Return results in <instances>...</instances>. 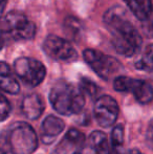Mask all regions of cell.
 <instances>
[{
  "instance_id": "cell-5",
  "label": "cell",
  "mask_w": 153,
  "mask_h": 154,
  "mask_svg": "<svg viewBox=\"0 0 153 154\" xmlns=\"http://www.w3.org/2000/svg\"><path fill=\"white\" fill-rule=\"evenodd\" d=\"M83 57L92 70L104 80H109L122 69V64L115 58L96 49H85L83 51Z\"/></svg>"
},
{
  "instance_id": "cell-9",
  "label": "cell",
  "mask_w": 153,
  "mask_h": 154,
  "mask_svg": "<svg viewBox=\"0 0 153 154\" xmlns=\"http://www.w3.org/2000/svg\"><path fill=\"white\" fill-rule=\"evenodd\" d=\"M118 111L120 108L116 101L109 95H102L94 104V116L102 127L112 126L118 116Z\"/></svg>"
},
{
  "instance_id": "cell-6",
  "label": "cell",
  "mask_w": 153,
  "mask_h": 154,
  "mask_svg": "<svg viewBox=\"0 0 153 154\" xmlns=\"http://www.w3.org/2000/svg\"><path fill=\"white\" fill-rule=\"evenodd\" d=\"M14 69L16 75L31 87H36L41 84L46 75L44 65L33 58H18L14 63Z\"/></svg>"
},
{
  "instance_id": "cell-10",
  "label": "cell",
  "mask_w": 153,
  "mask_h": 154,
  "mask_svg": "<svg viewBox=\"0 0 153 154\" xmlns=\"http://www.w3.org/2000/svg\"><path fill=\"white\" fill-rule=\"evenodd\" d=\"M0 90L11 94H16L20 91L18 80L10 65L5 62H0Z\"/></svg>"
},
{
  "instance_id": "cell-8",
  "label": "cell",
  "mask_w": 153,
  "mask_h": 154,
  "mask_svg": "<svg viewBox=\"0 0 153 154\" xmlns=\"http://www.w3.org/2000/svg\"><path fill=\"white\" fill-rule=\"evenodd\" d=\"M45 54L57 61L70 62L77 59V51L69 41L55 35H49L43 42Z\"/></svg>"
},
{
  "instance_id": "cell-1",
  "label": "cell",
  "mask_w": 153,
  "mask_h": 154,
  "mask_svg": "<svg viewBox=\"0 0 153 154\" xmlns=\"http://www.w3.org/2000/svg\"><path fill=\"white\" fill-rule=\"evenodd\" d=\"M104 23L111 35V44L116 53L132 57L142 46V37L120 6L109 8L104 15Z\"/></svg>"
},
{
  "instance_id": "cell-11",
  "label": "cell",
  "mask_w": 153,
  "mask_h": 154,
  "mask_svg": "<svg viewBox=\"0 0 153 154\" xmlns=\"http://www.w3.org/2000/svg\"><path fill=\"white\" fill-rule=\"evenodd\" d=\"M43 110H44V104L38 94L31 93L23 99L22 112L27 119L37 120L43 113Z\"/></svg>"
},
{
  "instance_id": "cell-4",
  "label": "cell",
  "mask_w": 153,
  "mask_h": 154,
  "mask_svg": "<svg viewBox=\"0 0 153 154\" xmlns=\"http://www.w3.org/2000/svg\"><path fill=\"white\" fill-rule=\"evenodd\" d=\"M36 35V25L23 13L11 11L0 18V36L4 40H29Z\"/></svg>"
},
{
  "instance_id": "cell-19",
  "label": "cell",
  "mask_w": 153,
  "mask_h": 154,
  "mask_svg": "<svg viewBox=\"0 0 153 154\" xmlns=\"http://www.w3.org/2000/svg\"><path fill=\"white\" fill-rule=\"evenodd\" d=\"M11 110H12V107H11L10 102L3 94L0 93V122L4 121L10 116Z\"/></svg>"
},
{
  "instance_id": "cell-12",
  "label": "cell",
  "mask_w": 153,
  "mask_h": 154,
  "mask_svg": "<svg viewBox=\"0 0 153 154\" xmlns=\"http://www.w3.org/2000/svg\"><path fill=\"white\" fill-rule=\"evenodd\" d=\"M65 128V124L61 119L55 116H49L42 123V137L46 143L58 136Z\"/></svg>"
},
{
  "instance_id": "cell-16",
  "label": "cell",
  "mask_w": 153,
  "mask_h": 154,
  "mask_svg": "<svg viewBox=\"0 0 153 154\" xmlns=\"http://www.w3.org/2000/svg\"><path fill=\"white\" fill-rule=\"evenodd\" d=\"M64 142H66L70 146H74L75 148H82L85 143V137L82 132L76 129H70L66 133Z\"/></svg>"
},
{
  "instance_id": "cell-3",
  "label": "cell",
  "mask_w": 153,
  "mask_h": 154,
  "mask_svg": "<svg viewBox=\"0 0 153 154\" xmlns=\"http://www.w3.org/2000/svg\"><path fill=\"white\" fill-rule=\"evenodd\" d=\"M49 101L53 107L63 116L80 113L85 104L84 94L80 88L63 80L57 82L51 88Z\"/></svg>"
},
{
  "instance_id": "cell-13",
  "label": "cell",
  "mask_w": 153,
  "mask_h": 154,
  "mask_svg": "<svg viewBox=\"0 0 153 154\" xmlns=\"http://www.w3.org/2000/svg\"><path fill=\"white\" fill-rule=\"evenodd\" d=\"M90 148L93 154H116L115 149L108 142L106 134L101 131H94L89 137Z\"/></svg>"
},
{
  "instance_id": "cell-14",
  "label": "cell",
  "mask_w": 153,
  "mask_h": 154,
  "mask_svg": "<svg viewBox=\"0 0 153 154\" xmlns=\"http://www.w3.org/2000/svg\"><path fill=\"white\" fill-rule=\"evenodd\" d=\"M132 14L141 21H147L152 14L151 0H124Z\"/></svg>"
},
{
  "instance_id": "cell-25",
  "label": "cell",
  "mask_w": 153,
  "mask_h": 154,
  "mask_svg": "<svg viewBox=\"0 0 153 154\" xmlns=\"http://www.w3.org/2000/svg\"><path fill=\"white\" fill-rule=\"evenodd\" d=\"M74 154H83V153H81V152H79V151H77V152H75Z\"/></svg>"
},
{
  "instance_id": "cell-18",
  "label": "cell",
  "mask_w": 153,
  "mask_h": 154,
  "mask_svg": "<svg viewBox=\"0 0 153 154\" xmlns=\"http://www.w3.org/2000/svg\"><path fill=\"white\" fill-rule=\"evenodd\" d=\"M124 143V128L122 125H118L111 132V145L115 149L122 147Z\"/></svg>"
},
{
  "instance_id": "cell-21",
  "label": "cell",
  "mask_w": 153,
  "mask_h": 154,
  "mask_svg": "<svg viewBox=\"0 0 153 154\" xmlns=\"http://www.w3.org/2000/svg\"><path fill=\"white\" fill-rule=\"evenodd\" d=\"M146 140H147L148 146L153 150V119L148 125L147 132H146Z\"/></svg>"
},
{
  "instance_id": "cell-17",
  "label": "cell",
  "mask_w": 153,
  "mask_h": 154,
  "mask_svg": "<svg viewBox=\"0 0 153 154\" xmlns=\"http://www.w3.org/2000/svg\"><path fill=\"white\" fill-rule=\"evenodd\" d=\"M80 90L83 92V94L89 95L90 97H94L98 92V87L92 81H90L87 78H82L80 81Z\"/></svg>"
},
{
  "instance_id": "cell-15",
  "label": "cell",
  "mask_w": 153,
  "mask_h": 154,
  "mask_svg": "<svg viewBox=\"0 0 153 154\" xmlns=\"http://www.w3.org/2000/svg\"><path fill=\"white\" fill-rule=\"evenodd\" d=\"M135 67L139 70L153 72V44L146 47L141 58L135 62Z\"/></svg>"
},
{
  "instance_id": "cell-7",
  "label": "cell",
  "mask_w": 153,
  "mask_h": 154,
  "mask_svg": "<svg viewBox=\"0 0 153 154\" xmlns=\"http://www.w3.org/2000/svg\"><path fill=\"white\" fill-rule=\"evenodd\" d=\"M113 87L116 91L131 92L141 104H148L153 100V88L148 82L121 75L115 79Z\"/></svg>"
},
{
  "instance_id": "cell-22",
  "label": "cell",
  "mask_w": 153,
  "mask_h": 154,
  "mask_svg": "<svg viewBox=\"0 0 153 154\" xmlns=\"http://www.w3.org/2000/svg\"><path fill=\"white\" fill-rule=\"evenodd\" d=\"M6 4V0H0V18H1V14L3 12L4 8H5Z\"/></svg>"
},
{
  "instance_id": "cell-23",
  "label": "cell",
  "mask_w": 153,
  "mask_h": 154,
  "mask_svg": "<svg viewBox=\"0 0 153 154\" xmlns=\"http://www.w3.org/2000/svg\"><path fill=\"white\" fill-rule=\"evenodd\" d=\"M5 42H6V41H5V40H4V39H3V38H2V37H1V36H0V49H1V48H2V47H3V46H4V45H5Z\"/></svg>"
},
{
  "instance_id": "cell-20",
  "label": "cell",
  "mask_w": 153,
  "mask_h": 154,
  "mask_svg": "<svg viewBox=\"0 0 153 154\" xmlns=\"http://www.w3.org/2000/svg\"><path fill=\"white\" fill-rule=\"evenodd\" d=\"M64 26L67 29L68 32L72 34V36H76V34H78L80 31V22L77 20L76 18H72V17H69V18L65 19V22H64Z\"/></svg>"
},
{
  "instance_id": "cell-24",
  "label": "cell",
  "mask_w": 153,
  "mask_h": 154,
  "mask_svg": "<svg viewBox=\"0 0 153 154\" xmlns=\"http://www.w3.org/2000/svg\"><path fill=\"white\" fill-rule=\"evenodd\" d=\"M127 154H143V153L139 152V150H135V149H134V150H130Z\"/></svg>"
},
{
  "instance_id": "cell-2",
  "label": "cell",
  "mask_w": 153,
  "mask_h": 154,
  "mask_svg": "<svg viewBox=\"0 0 153 154\" xmlns=\"http://www.w3.org/2000/svg\"><path fill=\"white\" fill-rule=\"evenodd\" d=\"M37 147V134L25 122L13 123L0 132V154H32Z\"/></svg>"
}]
</instances>
